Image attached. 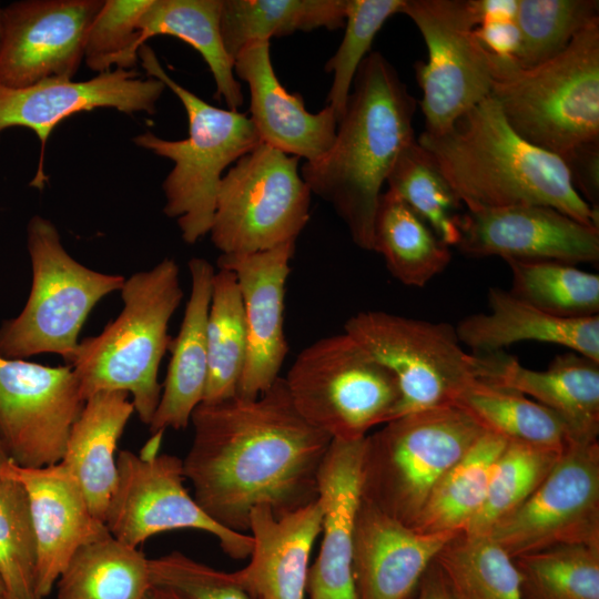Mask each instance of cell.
Returning <instances> with one entry per match:
<instances>
[{
    "mask_svg": "<svg viewBox=\"0 0 599 599\" xmlns=\"http://www.w3.org/2000/svg\"><path fill=\"white\" fill-rule=\"evenodd\" d=\"M182 459L193 498L219 525L248 531L251 510L276 516L317 499V477L332 439L296 410L284 377L255 398L201 403Z\"/></svg>",
    "mask_w": 599,
    "mask_h": 599,
    "instance_id": "6da1fadb",
    "label": "cell"
},
{
    "mask_svg": "<svg viewBox=\"0 0 599 599\" xmlns=\"http://www.w3.org/2000/svg\"><path fill=\"white\" fill-rule=\"evenodd\" d=\"M352 88L333 145L300 172L311 193L332 205L353 242L373 251L382 186L402 151L416 139L417 101L378 51L364 59Z\"/></svg>",
    "mask_w": 599,
    "mask_h": 599,
    "instance_id": "7a4b0ae2",
    "label": "cell"
},
{
    "mask_svg": "<svg viewBox=\"0 0 599 599\" xmlns=\"http://www.w3.org/2000/svg\"><path fill=\"white\" fill-rule=\"evenodd\" d=\"M416 140L468 210L545 205L599 227L598 211L575 190L564 159L516 133L490 97L446 132L423 131Z\"/></svg>",
    "mask_w": 599,
    "mask_h": 599,
    "instance_id": "3957f363",
    "label": "cell"
},
{
    "mask_svg": "<svg viewBox=\"0 0 599 599\" xmlns=\"http://www.w3.org/2000/svg\"><path fill=\"white\" fill-rule=\"evenodd\" d=\"M179 266L164 258L132 274L120 290L123 309L97 336L78 344L70 365L84 399L99 392H125L150 425L162 393L159 367L172 337L169 323L183 298Z\"/></svg>",
    "mask_w": 599,
    "mask_h": 599,
    "instance_id": "277c9868",
    "label": "cell"
},
{
    "mask_svg": "<svg viewBox=\"0 0 599 599\" xmlns=\"http://www.w3.org/2000/svg\"><path fill=\"white\" fill-rule=\"evenodd\" d=\"M490 98L516 133L560 158L599 141V18L538 65L498 58Z\"/></svg>",
    "mask_w": 599,
    "mask_h": 599,
    "instance_id": "5b68a950",
    "label": "cell"
},
{
    "mask_svg": "<svg viewBox=\"0 0 599 599\" xmlns=\"http://www.w3.org/2000/svg\"><path fill=\"white\" fill-rule=\"evenodd\" d=\"M145 72L160 80L183 104L189 136L166 140L146 131L133 142L173 162L163 181V212L175 219L183 241L195 244L209 234L214 217L216 194L224 171L262 142L245 113L216 108L175 82L146 44L139 50Z\"/></svg>",
    "mask_w": 599,
    "mask_h": 599,
    "instance_id": "8992f818",
    "label": "cell"
},
{
    "mask_svg": "<svg viewBox=\"0 0 599 599\" xmlns=\"http://www.w3.org/2000/svg\"><path fill=\"white\" fill-rule=\"evenodd\" d=\"M484 433L455 405L387 422L365 437L361 499L412 528L439 480Z\"/></svg>",
    "mask_w": 599,
    "mask_h": 599,
    "instance_id": "52a82bcc",
    "label": "cell"
},
{
    "mask_svg": "<svg viewBox=\"0 0 599 599\" xmlns=\"http://www.w3.org/2000/svg\"><path fill=\"white\" fill-rule=\"evenodd\" d=\"M27 247L31 288L20 314L0 326V355L24 359L49 353L69 364L88 315L100 300L120 291L125 278L74 260L55 225L41 215L29 220Z\"/></svg>",
    "mask_w": 599,
    "mask_h": 599,
    "instance_id": "ba28073f",
    "label": "cell"
},
{
    "mask_svg": "<svg viewBox=\"0 0 599 599\" xmlns=\"http://www.w3.org/2000/svg\"><path fill=\"white\" fill-rule=\"evenodd\" d=\"M284 379L298 414L336 440L394 419L400 399L393 373L345 332L302 349Z\"/></svg>",
    "mask_w": 599,
    "mask_h": 599,
    "instance_id": "9c48e42d",
    "label": "cell"
},
{
    "mask_svg": "<svg viewBox=\"0 0 599 599\" xmlns=\"http://www.w3.org/2000/svg\"><path fill=\"white\" fill-rule=\"evenodd\" d=\"M298 158L261 143L224 173L209 232L224 255L295 242L309 220L311 190Z\"/></svg>",
    "mask_w": 599,
    "mask_h": 599,
    "instance_id": "30bf717a",
    "label": "cell"
},
{
    "mask_svg": "<svg viewBox=\"0 0 599 599\" xmlns=\"http://www.w3.org/2000/svg\"><path fill=\"white\" fill-rule=\"evenodd\" d=\"M344 332L395 376L400 393L395 418L453 405L481 379V356L466 353L447 323L365 311L351 316Z\"/></svg>",
    "mask_w": 599,
    "mask_h": 599,
    "instance_id": "8fae6325",
    "label": "cell"
},
{
    "mask_svg": "<svg viewBox=\"0 0 599 599\" xmlns=\"http://www.w3.org/2000/svg\"><path fill=\"white\" fill-rule=\"evenodd\" d=\"M402 13L418 28L428 51L427 61L414 67L424 132L440 134L490 97L498 57L475 35L479 20L470 0H405Z\"/></svg>",
    "mask_w": 599,
    "mask_h": 599,
    "instance_id": "7c38bea8",
    "label": "cell"
},
{
    "mask_svg": "<svg viewBox=\"0 0 599 599\" xmlns=\"http://www.w3.org/2000/svg\"><path fill=\"white\" fill-rule=\"evenodd\" d=\"M163 432L152 434L140 454L120 450L118 481L104 524L112 537L139 547L150 537L176 529H196L213 535L232 559L250 557L253 539L214 521L184 486L182 459L158 454Z\"/></svg>",
    "mask_w": 599,
    "mask_h": 599,
    "instance_id": "4fadbf2b",
    "label": "cell"
},
{
    "mask_svg": "<svg viewBox=\"0 0 599 599\" xmlns=\"http://www.w3.org/2000/svg\"><path fill=\"white\" fill-rule=\"evenodd\" d=\"M512 559L565 545L599 547V444L572 443L539 486L487 534Z\"/></svg>",
    "mask_w": 599,
    "mask_h": 599,
    "instance_id": "5bb4252c",
    "label": "cell"
},
{
    "mask_svg": "<svg viewBox=\"0 0 599 599\" xmlns=\"http://www.w3.org/2000/svg\"><path fill=\"white\" fill-rule=\"evenodd\" d=\"M84 403L70 365L51 367L0 355V438L17 466L60 463Z\"/></svg>",
    "mask_w": 599,
    "mask_h": 599,
    "instance_id": "9a60e30c",
    "label": "cell"
},
{
    "mask_svg": "<svg viewBox=\"0 0 599 599\" xmlns=\"http://www.w3.org/2000/svg\"><path fill=\"white\" fill-rule=\"evenodd\" d=\"M102 0H22L1 8L0 85L72 80Z\"/></svg>",
    "mask_w": 599,
    "mask_h": 599,
    "instance_id": "2e32d148",
    "label": "cell"
},
{
    "mask_svg": "<svg viewBox=\"0 0 599 599\" xmlns=\"http://www.w3.org/2000/svg\"><path fill=\"white\" fill-rule=\"evenodd\" d=\"M456 247L471 257L598 263L599 227L545 205L467 209Z\"/></svg>",
    "mask_w": 599,
    "mask_h": 599,
    "instance_id": "e0dca14e",
    "label": "cell"
},
{
    "mask_svg": "<svg viewBox=\"0 0 599 599\" xmlns=\"http://www.w3.org/2000/svg\"><path fill=\"white\" fill-rule=\"evenodd\" d=\"M165 85L141 78L135 69L115 68L87 81H47L26 88L0 85V134L12 126L32 130L41 143V160L32 185L42 187L43 150L54 128L70 115L98 108L153 114Z\"/></svg>",
    "mask_w": 599,
    "mask_h": 599,
    "instance_id": "ac0fdd59",
    "label": "cell"
},
{
    "mask_svg": "<svg viewBox=\"0 0 599 599\" xmlns=\"http://www.w3.org/2000/svg\"><path fill=\"white\" fill-rule=\"evenodd\" d=\"M295 242L242 255L217 258L219 268L237 280L246 324V357L237 395L255 398L280 377L288 352L284 332L286 282Z\"/></svg>",
    "mask_w": 599,
    "mask_h": 599,
    "instance_id": "d6986e66",
    "label": "cell"
},
{
    "mask_svg": "<svg viewBox=\"0 0 599 599\" xmlns=\"http://www.w3.org/2000/svg\"><path fill=\"white\" fill-rule=\"evenodd\" d=\"M3 476L19 481L28 496L37 545L35 593L44 599L74 552L110 532L61 463L24 468L11 461Z\"/></svg>",
    "mask_w": 599,
    "mask_h": 599,
    "instance_id": "ffe728a7",
    "label": "cell"
},
{
    "mask_svg": "<svg viewBox=\"0 0 599 599\" xmlns=\"http://www.w3.org/2000/svg\"><path fill=\"white\" fill-rule=\"evenodd\" d=\"M365 437L332 439L321 465L317 499L322 507V542L308 570L306 593L309 599H357L353 549Z\"/></svg>",
    "mask_w": 599,
    "mask_h": 599,
    "instance_id": "44dd1931",
    "label": "cell"
},
{
    "mask_svg": "<svg viewBox=\"0 0 599 599\" xmlns=\"http://www.w3.org/2000/svg\"><path fill=\"white\" fill-rule=\"evenodd\" d=\"M459 532L417 531L361 499L353 549L356 598H410L438 552Z\"/></svg>",
    "mask_w": 599,
    "mask_h": 599,
    "instance_id": "7402d4cb",
    "label": "cell"
},
{
    "mask_svg": "<svg viewBox=\"0 0 599 599\" xmlns=\"http://www.w3.org/2000/svg\"><path fill=\"white\" fill-rule=\"evenodd\" d=\"M234 73L248 85L250 118L262 143L306 162L319 160L331 149L337 130L333 110L326 105L311 113L300 93L282 85L271 62L270 41L243 48L234 59Z\"/></svg>",
    "mask_w": 599,
    "mask_h": 599,
    "instance_id": "603a6c76",
    "label": "cell"
},
{
    "mask_svg": "<svg viewBox=\"0 0 599 599\" xmlns=\"http://www.w3.org/2000/svg\"><path fill=\"white\" fill-rule=\"evenodd\" d=\"M321 527L318 499L281 516L266 505L254 507L250 561L234 577L257 599H305L309 556Z\"/></svg>",
    "mask_w": 599,
    "mask_h": 599,
    "instance_id": "cb8c5ba5",
    "label": "cell"
},
{
    "mask_svg": "<svg viewBox=\"0 0 599 599\" xmlns=\"http://www.w3.org/2000/svg\"><path fill=\"white\" fill-rule=\"evenodd\" d=\"M481 355L483 382L535 398L561 417L573 441L598 440L599 363L570 351L534 370L502 351Z\"/></svg>",
    "mask_w": 599,
    "mask_h": 599,
    "instance_id": "d4e9b609",
    "label": "cell"
},
{
    "mask_svg": "<svg viewBox=\"0 0 599 599\" xmlns=\"http://www.w3.org/2000/svg\"><path fill=\"white\" fill-rule=\"evenodd\" d=\"M190 297L180 331L172 338L171 359L159 405L150 423L151 434L187 427L193 410L204 397L209 373L207 317L215 270L201 257L187 263Z\"/></svg>",
    "mask_w": 599,
    "mask_h": 599,
    "instance_id": "484cf974",
    "label": "cell"
},
{
    "mask_svg": "<svg viewBox=\"0 0 599 599\" xmlns=\"http://www.w3.org/2000/svg\"><path fill=\"white\" fill-rule=\"evenodd\" d=\"M488 313L463 318L455 327L474 354L502 351L522 341L565 346L599 363V316L562 318L517 298L509 291L488 290Z\"/></svg>",
    "mask_w": 599,
    "mask_h": 599,
    "instance_id": "4316f807",
    "label": "cell"
},
{
    "mask_svg": "<svg viewBox=\"0 0 599 599\" xmlns=\"http://www.w3.org/2000/svg\"><path fill=\"white\" fill-rule=\"evenodd\" d=\"M134 413L125 392H99L85 399L61 464L80 485L93 515L104 522L118 481L115 450Z\"/></svg>",
    "mask_w": 599,
    "mask_h": 599,
    "instance_id": "83f0119b",
    "label": "cell"
},
{
    "mask_svg": "<svg viewBox=\"0 0 599 599\" xmlns=\"http://www.w3.org/2000/svg\"><path fill=\"white\" fill-rule=\"evenodd\" d=\"M221 0H152L139 23L140 48L155 35L175 37L195 49L206 62L216 85V99L229 109L243 104L234 61L227 53L220 29Z\"/></svg>",
    "mask_w": 599,
    "mask_h": 599,
    "instance_id": "f1b7e54d",
    "label": "cell"
},
{
    "mask_svg": "<svg viewBox=\"0 0 599 599\" xmlns=\"http://www.w3.org/2000/svg\"><path fill=\"white\" fill-rule=\"evenodd\" d=\"M485 432L508 443L562 454L573 441L559 415L536 400L483 380L467 385L454 400Z\"/></svg>",
    "mask_w": 599,
    "mask_h": 599,
    "instance_id": "f546056e",
    "label": "cell"
},
{
    "mask_svg": "<svg viewBox=\"0 0 599 599\" xmlns=\"http://www.w3.org/2000/svg\"><path fill=\"white\" fill-rule=\"evenodd\" d=\"M373 251L379 253L388 272L407 286L423 287L445 271L451 252L395 193H382L374 221Z\"/></svg>",
    "mask_w": 599,
    "mask_h": 599,
    "instance_id": "4dcf8cb0",
    "label": "cell"
},
{
    "mask_svg": "<svg viewBox=\"0 0 599 599\" xmlns=\"http://www.w3.org/2000/svg\"><path fill=\"white\" fill-rule=\"evenodd\" d=\"M346 0H221L220 29L231 58L247 44L296 31L344 27Z\"/></svg>",
    "mask_w": 599,
    "mask_h": 599,
    "instance_id": "1f68e13d",
    "label": "cell"
},
{
    "mask_svg": "<svg viewBox=\"0 0 599 599\" xmlns=\"http://www.w3.org/2000/svg\"><path fill=\"white\" fill-rule=\"evenodd\" d=\"M57 599H143L149 558L110 535L80 547L57 582Z\"/></svg>",
    "mask_w": 599,
    "mask_h": 599,
    "instance_id": "d6a6232c",
    "label": "cell"
},
{
    "mask_svg": "<svg viewBox=\"0 0 599 599\" xmlns=\"http://www.w3.org/2000/svg\"><path fill=\"white\" fill-rule=\"evenodd\" d=\"M507 444L485 432L439 480L412 528L463 531L483 505L494 465Z\"/></svg>",
    "mask_w": 599,
    "mask_h": 599,
    "instance_id": "836d02e7",
    "label": "cell"
},
{
    "mask_svg": "<svg viewBox=\"0 0 599 599\" xmlns=\"http://www.w3.org/2000/svg\"><path fill=\"white\" fill-rule=\"evenodd\" d=\"M434 561L453 599H524L515 560L488 535L460 531Z\"/></svg>",
    "mask_w": 599,
    "mask_h": 599,
    "instance_id": "e575fe53",
    "label": "cell"
},
{
    "mask_svg": "<svg viewBox=\"0 0 599 599\" xmlns=\"http://www.w3.org/2000/svg\"><path fill=\"white\" fill-rule=\"evenodd\" d=\"M246 324L235 274L215 272L207 317L209 373L202 403L237 395L246 357Z\"/></svg>",
    "mask_w": 599,
    "mask_h": 599,
    "instance_id": "d590c367",
    "label": "cell"
},
{
    "mask_svg": "<svg viewBox=\"0 0 599 599\" xmlns=\"http://www.w3.org/2000/svg\"><path fill=\"white\" fill-rule=\"evenodd\" d=\"M509 292L534 307L562 318L598 315L599 276L554 261H506Z\"/></svg>",
    "mask_w": 599,
    "mask_h": 599,
    "instance_id": "8d00e7d4",
    "label": "cell"
},
{
    "mask_svg": "<svg viewBox=\"0 0 599 599\" xmlns=\"http://www.w3.org/2000/svg\"><path fill=\"white\" fill-rule=\"evenodd\" d=\"M386 183L446 245H457L463 203L416 139L402 151Z\"/></svg>",
    "mask_w": 599,
    "mask_h": 599,
    "instance_id": "74e56055",
    "label": "cell"
},
{
    "mask_svg": "<svg viewBox=\"0 0 599 599\" xmlns=\"http://www.w3.org/2000/svg\"><path fill=\"white\" fill-rule=\"evenodd\" d=\"M514 560L524 599H599V547L565 545Z\"/></svg>",
    "mask_w": 599,
    "mask_h": 599,
    "instance_id": "f35d334b",
    "label": "cell"
},
{
    "mask_svg": "<svg viewBox=\"0 0 599 599\" xmlns=\"http://www.w3.org/2000/svg\"><path fill=\"white\" fill-rule=\"evenodd\" d=\"M597 0H518L516 24L520 45L516 63L531 68L562 52L599 18Z\"/></svg>",
    "mask_w": 599,
    "mask_h": 599,
    "instance_id": "ab89813d",
    "label": "cell"
},
{
    "mask_svg": "<svg viewBox=\"0 0 599 599\" xmlns=\"http://www.w3.org/2000/svg\"><path fill=\"white\" fill-rule=\"evenodd\" d=\"M560 455L508 443L494 465L483 505L463 532L487 535L498 520L529 497Z\"/></svg>",
    "mask_w": 599,
    "mask_h": 599,
    "instance_id": "60d3db41",
    "label": "cell"
},
{
    "mask_svg": "<svg viewBox=\"0 0 599 599\" xmlns=\"http://www.w3.org/2000/svg\"><path fill=\"white\" fill-rule=\"evenodd\" d=\"M37 545L28 496L14 478H0V577L4 599H38Z\"/></svg>",
    "mask_w": 599,
    "mask_h": 599,
    "instance_id": "b9f144b4",
    "label": "cell"
},
{
    "mask_svg": "<svg viewBox=\"0 0 599 599\" xmlns=\"http://www.w3.org/2000/svg\"><path fill=\"white\" fill-rule=\"evenodd\" d=\"M405 0H346L345 32L335 54L325 63L333 73L327 105L338 121L343 116L359 65L385 21L402 13Z\"/></svg>",
    "mask_w": 599,
    "mask_h": 599,
    "instance_id": "7bdbcfd3",
    "label": "cell"
},
{
    "mask_svg": "<svg viewBox=\"0 0 599 599\" xmlns=\"http://www.w3.org/2000/svg\"><path fill=\"white\" fill-rule=\"evenodd\" d=\"M152 0H105L84 41L83 61L98 73L134 69L139 61V23Z\"/></svg>",
    "mask_w": 599,
    "mask_h": 599,
    "instance_id": "ee69618b",
    "label": "cell"
},
{
    "mask_svg": "<svg viewBox=\"0 0 599 599\" xmlns=\"http://www.w3.org/2000/svg\"><path fill=\"white\" fill-rule=\"evenodd\" d=\"M152 586L167 588L184 599H257L234 577L181 551L149 559Z\"/></svg>",
    "mask_w": 599,
    "mask_h": 599,
    "instance_id": "f6af8a7d",
    "label": "cell"
},
{
    "mask_svg": "<svg viewBox=\"0 0 599 599\" xmlns=\"http://www.w3.org/2000/svg\"><path fill=\"white\" fill-rule=\"evenodd\" d=\"M578 194L596 211L599 203V144H582L562 156Z\"/></svg>",
    "mask_w": 599,
    "mask_h": 599,
    "instance_id": "bcb514c9",
    "label": "cell"
},
{
    "mask_svg": "<svg viewBox=\"0 0 599 599\" xmlns=\"http://www.w3.org/2000/svg\"><path fill=\"white\" fill-rule=\"evenodd\" d=\"M475 35L491 54L516 60L520 45L515 20H488L475 28Z\"/></svg>",
    "mask_w": 599,
    "mask_h": 599,
    "instance_id": "7dc6e473",
    "label": "cell"
},
{
    "mask_svg": "<svg viewBox=\"0 0 599 599\" xmlns=\"http://www.w3.org/2000/svg\"><path fill=\"white\" fill-rule=\"evenodd\" d=\"M414 599H453L446 580L435 561L423 575Z\"/></svg>",
    "mask_w": 599,
    "mask_h": 599,
    "instance_id": "c3c4849f",
    "label": "cell"
},
{
    "mask_svg": "<svg viewBox=\"0 0 599 599\" xmlns=\"http://www.w3.org/2000/svg\"><path fill=\"white\" fill-rule=\"evenodd\" d=\"M479 23L488 20H515L518 0H470Z\"/></svg>",
    "mask_w": 599,
    "mask_h": 599,
    "instance_id": "681fc988",
    "label": "cell"
},
{
    "mask_svg": "<svg viewBox=\"0 0 599 599\" xmlns=\"http://www.w3.org/2000/svg\"><path fill=\"white\" fill-rule=\"evenodd\" d=\"M143 599H184V598L167 588L151 586V588L144 595Z\"/></svg>",
    "mask_w": 599,
    "mask_h": 599,
    "instance_id": "f907efd6",
    "label": "cell"
},
{
    "mask_svg": "<svg viewBox=\"0 0 599 599\" xmlns=\"http://www.w3.org/2000/svg\"><path fill=\"white\" fill-rule=\"evenodd\" d=\"M11 463V459L3 446V443L0 438V478L3 477L4 470L8 467V465Z\"/></svg>",
    "mask_w": 599,
    "mask_h": 599,
    "instance_id": "816d5d0a",
    "label": "cell"
},
{
    "mask_svg": "<svg viewBox=\"0 0 599 599\" xmlns=\"http://www.w3.org/2000/svg\"><path fill=\"white\" fill-rule=\"evenodd\" d=\"M6 597V590H4V585H3V581L0 577V599H4Z\"/></svg>",
    "mask_w": 599,
    "mask_h": 599,
    "instance_id": "f5cc1de1",
    "label": "cell"
},
{
    "mask_svg": "<svg viewBox=\"0 0 599 599\" xmlns=\"http://www.w3.org/2000/svg\"><path fill=\"white\" fill-rule=\"evenodd\" d=\"M0 37H1V8H0Z\"/></svg>",
    "mask_w": 599,
    "mask_h": 599,
    "instance_id": "db71d44e",
    "label": "cell"
},
{
    "mask_svg": "<svg viewBox=\"0 0 599 599\" xmlns=\"http://www.w3.org/2000/svg\"><path fill=\"white\" fill-rule=\"evenodd\" d=\"M414 595H415V593H414ZM414 595H413L410 598H408V599H414Z\"/></svg>",
    "mask_w": 599,
    "mask_h": 599,
    "instance_id": "11a10c76",
    "label": "cell"
}]
</instances>
